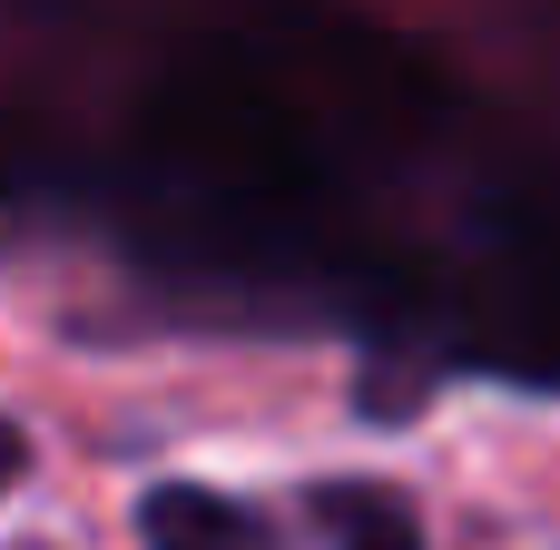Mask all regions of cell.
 Returning a JSON list of instances; mask_svg holds the SVG:
<instances>
[{"label":"cell","instance_id":"1","mask_svg":"<svg viewBox=\"0 0 560 550\" xmlns=\"http://www.w3.org/2000/svg\"><path fill=\"white\" fill-rule=\"evenodd\" d=\"M305 522H315L325 550H423V512H413L394 482H374V472L315 482V492H305Z\"/></svg>","mask_w":560,"mask_h":550},{"label":"cell","instance_id":"2","mask_svg":"<svg viewBox=\"0 0 560 550\" xmlns=\"http://www.w3.org/2000/svg\"><path fill=\"white\" fill-rule=\"evenodd\" d=\"M138 541L148 550H276V531L246 502L207 492V482H158L138 502Z\"/></svg>","mask_w":560,"mask_h":550}]
</instances>
